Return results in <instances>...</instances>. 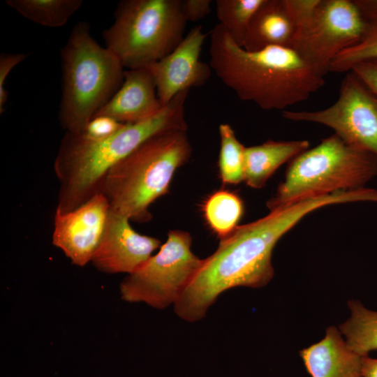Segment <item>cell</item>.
Wrapping results in <instances>:
<instances>
[{"label": "cell", "mask_w": 377, "mask_h": 377, "mask_svg": "<svg viewBox=\"0 0 377 377\" xmlns=\"http://www.w3.org/2000/svg\"><path fill=\"white\" fill-rule=\"evenodd\" d=\"M360 199L357 191H340L300 200L272 210L267 216L236 229L220 240L214 253L203 260L196 275L175 304L177 315L195 322L224 291L244 286L260 288L274 276L273 249L303 217L322 207Z\"/></svg>", "instance_id": "1"}, {"label": "cell", "mask_w": 377, "mask_h": 377, "mask_svg": "<svg viewBox=\"0 0 377 377\" xmlns=\"http://www.w3.org/2000/svg\"><path fill=\"white\" fill-rule=\"evenodd\" d=\"M350 318L340 325L348 346L359 355H369L377 350V311H373L358 300L348 302Z\"/></svg>", "instance_id": "19"}, {"label": "cell", "mask_w": 377, "mask_h": 377, "mask_svg": "<svg viewBox=\"0 0 377 377\" xmlns=\"http://www.w3.org/2000/svg\"><path fill=\"white\" fill-rule=\"evenodd\" d=\"M188 91L178 94L156 115L125 124L103 139L90 140L81 133L66 132L54 163L59 184L56 210H73L100 193L110 169L153 135L170 129H187L185 103Z\"/></svg>", "instance_id": "3"}, {"label": "cell", "mask_w": 377, "mask_h": 377, "mask_svg": "<svg viewBox=\"0 0 377 377\" xmlns=\"http://www.w3.org/2000/svg\"><path fill=\"white\" fill-rule=\"evenodd\" d=\"M163 107L150 71L147 68L127 69L119 89L96 116L131 124L156 115Z\"/></svg>", "instance_id": "14"}, {"label": "cell", "mask_w": 377, "mask_h": 377, "mask_svg": "<svg viewBox=\"0 0 377 377\" xmlns=\"http://www.w3.org/2000/svg\"><path fill=\"white\" fill-rule=\"evenodd\" d=\"M125 124L105 115L94 117L79 133L90 140H101L117 133Z\"/></svg>", "instance_id": "24"}, {"label": "cell", "mask_w": 377, "mask_h": 377, "mask_svg": "<svg viewBox=\"0 0 377 377\" xmlns=\"http://www.w3.org/2000/svg\"><path fill=\"white\" fill-rule=\"evenodd\" d=\"M372 59H377V20L368 21V26L362 38L333 59L330 65L329 72L347 73L355 65Z\"/></svg>", "instance_id": "23"}, {"label": "cell", "mask_w": 377, "mask_h": 377, "mask_svg": "<svg viewBox=\"0 0 377 377\" xmlns=\"http://www.w3.org/2000/svg\"><path fill=\"white\" fill-rule=\"evenodd\" d=\"M367 20H377V0H354Z\"/></svg>", "instance_id": "29"}, {"label": "cell", "mask_w": 377, "mask_h": 377, "mask_svg": "<svg viewBox=\"0 0 377 377\" xmlns=\"http://www.w3.org/2000/svg\"><path fill=\"white\" fill-rule=\"evenodd\" d=\"M186 22L182 0H125L102 36L124 68H147L180 43Z\"/></svg>", "instance_id": "7"}, {"label": "cell", "mask_w": 377, "mask_h": 377, "mask_svg": "<svg viewBox=\"0 0 377 377\" xmlns=\"http://www.w3.org/2000/svg\"><path fill=\"white\" fill-rule=\"evenodd\" d=\"M129 221L110 210L103 234L91 260L99 271L131 274L161 247L159 239L139 234Z\"/></svg>", "instance_id": "13"}, {"label": "cell", "mask_w": 377, "mask_h": 377, "mask_svg": "<svg viewBox=\"0 0 377 377\" xmlns=\"http://www.w3.org/2000/svg\"><path fill=\"white\" fill-rule=\"evenodd\" d=\"M209 66L237 97L263 110H288L308 99L325 84L292 48L270 46L247 51L218 24L210 33Z\"/></svg>", "instance_id": "2"}, {"label": "cell", "mask_w": 377, "mask_h": 377, "mask_svg": "<svg viewBox=\"0 0 377 377\" xmlns=\"http://www.w3.org/2000/svg\"><path fill=\"white\" fill-rule=\"evenodd\" d=\"M367 26L354 0H321L313 17L297 30L291 48L324 77L333 59L356 44Z\"/></svg>", "instance_id": "9"}, {"label": "cell", "mask_w": 377, "mask_h": 377, "mask_svg": "<svg viewBox=\"0 0 377 377\" xmlns=\"http://www.w3.org/2000/svg\"><path fill=\"white\" fill-rule=\"evenodd\" d=\"M264 0H216L219 23L237 45L242 47L250 23Z\"/></svg>", "instance_id": "21"}, {"label": "cell", "mask_w": 377, "mask_h": 377, "mask_svg": "<svg viewBox=\"0 0 377 377\" xmlns=\"http://www.w3.org/2000/svg\"><path fill=\"white\" fill-rule=\"evenodd\" d=\"M28 54L24 53H1L0 55V113L5 110L8 92L5 89V82L10 71L18 64L26 59Z\"/></svg>", "instance_id": "26"}, {"label": "cell", "mask_w": 377, "mask_h": 377, "mask_svg": "<svg viewBox=\"0 0 377 377\" xmlns=\"http://www.w3.org/2000/svg\"><path fill=\"white\" fill-rule=\"evenodd\" d=\"M376 175V156L333 134L293 158L267 206L272 211L304 199L361 188Z\"/></svg>", "instance_id": "6"}, {"label": "cell", "mask_w": 377, "mask_h": 377, "mask_svg": "<svg viewBox=\"0 0 377 377\" xmlns=\"http://www.w3.org/2000/svg\"><path fill=\"white\" fill-rule=\"evenodd\" d=\"M207 36L201 25L194 27L173 51L147 67L163 106L182 91L202 86L210 77L212 68L200 59Z\"/></svg>", "instance_id": "12"}, {"label": "cell", "mask_w": 377, "mask_h": 377, "mask_svg": "<svg viewBox=\"0 0 377 377\" xmlns=\"http://www.w3.org/2000/svg\"><path fill=\"white\" fill-rule=\"evenodd\" d=\"M311 377H362V356L353 350L334 327L319 342L300 351Z\"/></svg>", "instance_id": "15"}, {"label": "cell", "mask_w": 377, "mask_h": 377, "mask_svg": "<svg viewBox=\"0 0 377 377\" xmlns=\"http://www.w3.org/2000/svg\"><path fill=\"white\" fill-rule=\"evenodd\" d=\"M6 3L36 24L55 28L64 25L82 5V1L7 0Z\"/></svg>", "instance_id": "20"}, {"label": "cell", "mask_w": 377, "mask_h": 377, "mask_svg": "<svg viewBox=\"0 0 377 377\" xmlns=\"http://www.w3.org/2000/svg\"><path fill=\"white\" fill-rule=\"evenodd\" d=\"M191 243L189 232L170 230L158 252L121 281V299L158 309L175 305L203 262L192 252Z\"/></svg>", "instance_id": "8"}, {"label": "cell", "mask_w": 377, "mask_h": 377, "mask_svg": "<svg viewBox=\"0 0 377 377\" xmlns=\"http://www.w3.org/2000/svg\"><path fill=\"white\" fill-rule=\"evenodd\" d=\"M191 152L187 129L158 133L110 169L100 193L110 211L136 222L149 221L150 205L168 193L175 172Z\"/></svg>", "instance_id": "4"}, {"label": "cell", "mask_w": 377, "mask_h": 377, "mask_svg": "<svg viewBox=\"0 0 377 377\" xmlns=\"http://www.w3.org/2000/svg\"><path fill=\"white\" fill-rule=\"evenodd\" d=\"M295 34L284 0H264L250 23L242 47L251 52L270 46L291 48Z\"/></svg>", "instance_id": "16"}, {"label": "cell", "mask_w": 377, "mask_h": 377, "mask_svg": "<svg viewBox=\"0 0 377 377\" xmlns=\"http://www.w3.org/2000/svg\"><path fill=\"white\" fill-rule=\"evenodd\" d=\"M212 2L210 0H182V13L187 22H197L208 15Z\"/></svg>", "instance_id": "28"}, {"label": "cell", "mask_w": 377, "mask_h": 377, "mask_svg": "<svg viewBox=\"0 0 377 377\" xmlns=\"http://www.w3.org/2000/svg\"><path fill=\"white\" fill-rule=\"evenodd\" d=\"M284 2L297 31L313 17L321 0H284Z\"/></svg>", "instance_id": "25"}, {"label": "cell", "mask_w": 377, "mask_h": 377, "mask_svg": "<svg viewBox=\"0 0 377 377\" xmlns=\"http://www.w3.org/2000/svg\"><path fill=\"white\" fill-rule=\"evenodd\" d=\"M202 212L207 226L222 240L238 226L244 212L243 202L234 192L220 189L205 200Z\"/></svg>", "instance_id": "18"}, {"label": "cell", "mask_w": 377, "mask_h": 377, "mask_svg": "<svg viewBox=\"0 0 377 377\" xmlns=\"http://www.w3.org/2000/svg\"><path fill=\"white\" fill-rule=\"evenodd\" d=\"M361 370L362 377H377V358L362 357Z\"/></svg>", "instance_id": "30"}, {"label": "cell", "mask_w": 377, "mask_h": 377, "mask_svg": "<svg viewBox=\"0 0 377 377\" xmlns=\"http://www.w3.org/2000/svg\"><path fill=\"white\" fill-rule=\"evenodd\" d=\"M350 71L377 95V59L360 62L355 65Z\"/></svg>", "instance_id": "27"}, {"label": "cell", "mask_w": 377, "mask_h": 377, "mask_svg": "<svg viewBox=\"0 0 377 377\" xmlns=\"http://www.w3.org/2000/svg\"><path fill=\"white\" fill-rule=\"evenodd\" d=\"M62 92L59 121L66 132L81 133L121 87L124 67L79 22L61 50Z\"/></svg>", "instance_id": "5"}, {"label": "cell", "mask_w": 377, "mask_h": 377, "mask_svg": "<svg viewBox=\"0 0 377 377\" xmlns=\"http://www.w3.org/2000/svg\"><path fill=\"white\" fill-rule=\"evenodd\" d=\"M110 205L98 193L73 210H55L52 244L71 263L83 267L91 262L101 241L110 213Z\"/></svg>", "instance_id": "11"}, {"label": "cell", "mask_w": 377, "mask_h": 377, "mask_svg": "<svg viewBox=\"0 0 377 377\" xmlns=\"http://www.w3.org/2000/svg\"><path fill=\"white\" fill-rule=\"evenodd\" d=\"M309 147L307 140H269L245 147L244 182L251 188H263L282 164L305 151Z\"/></svg>", "instance_id": "17"}, {"label": "cell", "mask_w": 377, "mask_h": 377, "mask_svg": "<svg viewBox=\"0 0 377 377\" xmlns=\"http://www.w3.org/2000/svg\"><path fill=\"white\" fill-rule=\"evenodd\" d=\"M220 151L219 172L225 184H237L244 181V156L245 147L237 140L228 124L219 128Z\"/></svg>", "instance_id": "22"}, {"label": "cell", "mask_w": 377, "mask_h": 377, "mask_svg": "<svg viewBox=\"0 0 377 377\" xmlns=\"http://www.w3.org/2000/svg\"><path fill=\"white\" fill-rule=\"evenodd\" d=\"M282 114L290 121L330 127L347 144L377 156V95L352 71L347 72L337 99L329 107L313 111L286 110Z\"/></svg>", "instance_id": "10"}]
</instances>
